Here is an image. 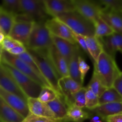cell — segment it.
Listing matches in <instances>:
<instances>
[{
	"instance_id": "cell-1",
	"label": "cell",
	"mask_w": 122,
	"mask_h": 122,
	"mask_svg": "<svg viewBox=\"0 0 122 122\" xmlns=\"http://www.w3.org/2000/svg\"><path fill=\"white\" fill-rule=\"evenodd\" d=\"M94 66V71L101 80L102 84L107 88L113 87L116 79L121 73L115 58L104 51L99 56Z\"/></svg>"
},
{
	"instance_id": "cell-2",
	"label": "cell",
	"mask_w": 122,
	"mask_h": 122,
	"mask_svg": "<svg viewBox=\"0 0 122 122\" xmlns=\"http://www.w3.org/2000/svg\"><path fill=\"white\" fill-rule=\"evenodd\" d=\"M64 23L73 32L83 36H95V23L79 13L77 10L66 12L56 17Z\"/></svg>"
},
{
	"instance_id": "cell-3",
	"label": "cell",
	"mask_w": 122,
	"mask_h": 122,
	"mask_svg": "<svg viewBox=\"0 0 122 122\" xmlns=\"http://www.w3.org/2000/svg\"><path fill=\"white\" fill-rule=\"evenodd\" d=\"M27 50L38 65L41 75L51 86L63 96L58 86V81L61 77L48 57L47 50H30L27 49Z\"/></svg>"
},
{
	"instance_id": "cell-4",
	"label": "cell",
	"mask_w": 122,
	"mask_h": 122,
	"mask_svg": "<svg viewBox=\"0 0 122 122\" xmlns=\"http://www.w3.org/2000/svg\"><path fill=\"white\" fill-rule=\"evenodd\" d=\"M53 45L51 35L45 26V21L35 22L26 45L30 50H47Z\"/></svg>"
},
{
	"instance_id": "cell-5",
	"label": "cell",
	"mask_w": 122,
	"mask_h": 122,
	"mask_svg": "<svg viewBox=\"0 0 122 122\" xmlns=\"http://www.w3.org/2000/svg\"><path fill=\"white\" fill-rule=\"evenodd\" d=\"M2 66L10 73L24 94L27 98H38L42 89V86L30 77L26 76L11 66L2 61Z\"/></svg>"
},
{
	"instance_id": "cell-6",
	"label": "cell",
	"mask_w": 122,
	"mask_h": 122,
	"mask_svg": "<svg viewBox=\"0 0 122 122\" xmlns=\"http://www.w3.org/2000/svg\"><path fill=\"white\" fill-rule=\"evenodd\" d=\"M1 61L11 66L23 74L38 82L42 86L51 87L47 81L42 76L37 74L29 65L19 58L17 56L11 54L7 51L3 50L1 56Z\"/></svg>"
},
{
	"instance_id": "cell-7",
	"label": "cell",
	"mask_w": 122,
	"mask_h": 122,
	"mask_svg": "<svg viewBox=\"0 0 122 122\" xmlns=\"http://www.w3.org/2000/svg\"><path fill=\"white\" fill-rule=\"evenodd\" d=\"M21 13L30 17L35 22L46 21L48 14L44 0H20Z\"/></svg>"
},
{
	"instance_id": "cell-8",
	"label": "cell",
	"mask_w": 122,
	"mask_h": 122,
	"mask_svg": "<svg viewBox=\"0 0 122 122\" xmlns=\"http://www.w3.org/2000/svg\"><path fill=\"white\" fill-rule=\"evenodd\" d=\"M45 26L52 35L62 38L77 45L72 30L57 18H51L45 21Z\"/></svg>"
},
{
	"instance_id": "cell-9",
	"label": "cell",
	"mask_w": 122,
	"mask_h": 122,
	"mask_svg": "<svg viewBox=\"0 0 122 122\" xmlns=\"http://www.w3.org/2000/svg\"><path fill=\"white\" fill-rule=\"evenodd\" d=\"M76 10L95 23L100 17L102 8L98 2L88 0H73Z\"/></svg>"
},
{
	"instance_id": "cell-10",
	"label": "cell",
	"mask_w": 122,
	"mask_h": 122,
	"mask_svg": "<svg viewBox=\"0 0 122 122\" xmlns=\"http://www.w3.org/2000/svg\"><path fill=\"white\" fill-rule=\"evenodd\" d=\"M0 87L6 91L16 95L27 102L28 98L24 94L13 76L0 63Z\"/></svg>"
},
{
	"instance_id": "cell-11",
	"label": "cell",
	"mask_w": 122,
	"mask_h": 122,
	"mask_svg": "<svg viewBox=\"0 0 122 122\" xmlns=\"http://www.w3.org/2000/svg\"><path fill=\"white\" fill-rule=\"evenodd\" d=\"M82 85L77 83L70 76L62 77L58 81V86L64 98V102L67 107L73 104L72 95L82 88Z\"/></svg>"
},
{
	"instance_id": "cell-12",
	"label": "cell",
	"mask_w": 122,
	"mask_h": 122,
	"mask_svg": "<svg viewBox=\"0 0 122 122\" xmlns=\"http://www.w3.org/2000/svg\"><path fill=\"white\" fill-rule=\"evenodd\" d=\"M44 2L48 14L52 18L61 13L76 10L73 0H44Z\"/></svg>"
},
{
	"instance_id": "cell-13",
	"label": "cell",
	"mask_w": 122,
	"mask_h": 122,
	"mask_svg": "<svg viewBox=\"0 0 122 122\" xmlns=\"http://www.w3.org/2000/svg\"><path fill=\"white\" fill-rule=\"evenodd\" d=\"M0 96L12 107L15 112L24 118H26L30 114L29 110L26 101L16 95L6 91L0 87Z\"/></svg>"
},
{
	"instance_id": "cell-14",
	"label": "cell",
	"mask_w": 122,
	"mask_h": 122,
	"mask_svg": "<svg viewBox=\"0 0 122 122\" xmlns=\"http://www.w3.org/2000/svg\"><path fill=\"white\" fill-rule=\"evenodd\" d=\"M35 22H16L8 36L26 46L28 42Z\"/></svg>"
},
{
	"instance_id": "cell-15",
	"label": "cell",
	"mask_w": 122,
	"mask_h": 122,
	"mask_svg": "<svg viewBox=\"0 0 122 122\" xmlns=\"http://www.w3.org/2000/svg\"><path fill=\"white\" fill-rule=\"evenodd\" d=\"M47 54L52 65L60 77L69 76L68 63L53 45L47 49Z\"/></svg>"
},
{
	"instance_id": "cell-16",
	"label": "cell",
	"mask_w": 122,
	"mask_h": 122,
	"mask_svg": "<svg viewBox=\"0 0 122 122\" xmlns=\"http://www.w3.org/2000/svg\"><path fill=\"white\" fill-rule=\"evenodd\" d=\"M27 104L30 113L39 116L55 118L54 114L47 104L42 102L38 98H28Z\"/></svg>"
},
{
	"instance_id": "cell-17",
	"label": "cell",
	"mask_w": 122,
	"mask_h": 122,
	"mask_svg": "<svg viewBox=\"0 0 122 122\" xmlns=\"http://www.w3.org/2000/svg\"><path fill=\"white\" fill-rule=\"evenodd\" d=\"M89 111L100 117L102 120H105L110 116L122 113V102L100 105L94 109Z\"/></svg>"
},
{
	"instance_id": "cell-18",
	"label": "cell",
	"mask_w": 122,
	"mask_h": 122,
	"mask_svg": "<svg viewBox=\"0 0 122 122\" xmlns=\"http://www.w3.org/2000/svg\"><path fill=\"white\" fill-rule=\"evenodd\" d=\"M25 118L0 96V120L2 122H21Z\"/></svg>"
},
{
	"instance_id": "cell-19",
	"label": "cell",
	"mask_w": 122,
	"mask_h": 122,
	"mask_svg": "<svg viewBox=\"0 0 122 122\" xmlns=\"http://www.w3.org/2000/svg\"><path fill=\"white\" fill-rule=\"evenodd\" d=\"M87 48L90 56L91 60L95 64L98 59L99 56L104 51L102 43L100 38L94 36H85Z\"/></svg>"
},
{
	"instance_id": "cell-20",
	"label": "cell",
	"mask_w": 122,
	"mask_h": 122,
	"mask_svg": "<svg viewBox=\"0 0 122 122\" xmlns=\"http://www.w3.org/2000/svg\"><path fill=\"white\" fill-rule=\"evenodd\" d=\"M51 38H52L54 45L56 46L58 52L66 60L67 62L69 63L73 54L75 47L77 45L73 44L72 43L68 41L55 36L52 35H51Z\"/></svg>"
},
{
	"instance_id": "cell-21",
	"label": "cell",
	"mask_w": 122,
	"mask_h": 122,
	"mask_svg": "<svg viewBox=\"0 0 122 122\" xmlns=\"http://www.w3.org/2000/svg\"><path fill=\"white\" fill-rule=\"evenodd\" d=\"M100 17L114 31L122 35V15L119 13L102 10Z\"/></svg>"
},
{
	"instance_id": "cell-22",
	"label": "cell",
	"mask_w": 122,
	"mask_h": 122,
	"mask_svg": "<svg viewBox=\"0 0 122 122\" xmlns=\"http://www.w3.org/2000/svg\"><path fill=\"white\" fill-rule=\"evenodd\" d=\"M80 55H81L80 47L77 45L74 50L73 54L68 63V66H69V76L77 83L83 85L81 81L79 70V57Z\"/></svg>"
},
{
	"instance_id": "cell-23",
	"label": "cell",
	"mask_w": 122,
	"mask_h": 122,
	"mask_svg": "<svg viewBox=\"0 0 122 122\" xmlns=\"http://www.w3.org/2000/svg\"><path fill=\"white\" fill-rule=\"evenodd\" d=\"M89 116L90 114L88 112L75 105L67 107L66 119L69 122H83L89 119Z\"/></svg>"
},
{
	"instance_id": "cell-24",
	"label": "cell",
	"mask_w": 122,
	"mask_h": 122,
	"mask_svg": "<svg viewBox=\"0 0 122 122\" xmlns=\"http://www.w3.org/2000/svg\"><path fill=\"white\" fill-rule=\"evenodd\" d=\"M47 104L54 114L56 119H64L66 118L67 106L63 99L58 97Z\"/></svg>"
},
{
	"instance_id": "cell-25",
	"label": "cell",
	"mask_w": 122,
	"mask_h": 122,
	"mask_svg": "<svg viewBox=\"0 0 122 122\" xmlns=\"http://www.w3.org/2000/svg\"><path fill=\"white\" fill-rule=\"evenodd\" d=\"M15 15L5 10L0 5V26L5 36H8L15 23Z\"/></svg>"
},
{
	"instance_id": "cell-26",
	"label": "cell",
	"mask_w": 122,
	"mask_h": 122,
	"mask_svg": "<svg viewBox=\"0 0 122 122\" xmlns=\"http://www.w3.org/2000/svg\"><path fill=\"white\" fill-rule=\"evenodd\" d=\"M120 102H122V96L113 87L107 88L99 98L100 106L107 103Z\"/></svg>"
},
{
	"instance_id": "cell-27",
	"label": "cell",
	"mask_w": 122,
	"mask_h": 122,
	"mask_svg": "<svg viewBox=\"0 0 122 122\" xmlns=\"http://www.w3.org/2000/svg\"><path fill=\"white\" fill-rule=\"evenodd\" d=\"M95 36L98 38L112 35L114 33L113 29L100 17L95 21Z\"/></svg>"
},
{
	"instance_id": "cell-28",
	"label": "cell",
	"mask_w": 122,
	"mask_h": 122,
	"mask_svg": "<svg viewBox=\"0 0 122 122\" xmlns=\"http://www.w3.org/2000/svg\"><path fill=\"white\" fill-rule=\"evenodd\" d=\"M61 98L64 101L63 96L58 94L52 88L49 86H43L38 99L44 103H48L57 98Z\"/></svg>"
},
{
	"instance_id": "cell-29",
	"label": "cell",
	"mask_w": 122,
	"mask_h": 122,
	"mask_svg": "<svg viewBox=\"0 0 122 122\" xmlns=\"http://www.w3.org/2000/svg\"><path fill=\"white\" fill-rule=\"evenodd\" d=\"M100 39L103 45L104 51L108 55L115 58L116 54L118 51V50L114 33L112 35L103 37Z\"/></svg>"
},
{
	"instance_id": "cell-30",
	"label": "cell",
	"mask_w": 122,
	"mask_h": 122,
	"mask_svg": "<svg viewBox=\"0 0 122 122\" xmlns=\"http://www.w3.org/2000/svg\"><path fill=\"white\" fill-rule=\"evenodd\" d=\"M87 88L91 89L94 94L97 95L99 98L101 96L102 94L107 89L103 84L101 80L100 79L97 74L95 72H93L91 79L89 82V84L87 86Z\"/></svg>"
},
{
	"instance_id": "cell-31",
	"label": "cell",
	"mask_w": 122,
	"mask_h": 122,
	"mask_svg": "<svg viewBox=\"0 0 122 122\" xmlns=\"http://www.w3.org/2000/svg\"><path fill=\"white\" fill-rule=\"evenodd\" d=\"M102 10L119 13L122 15V0H100L98 1Z\"/></svg>"
},
{
	"instance_id": "cell-32",
	"label": "cell",
	"mask_w": 122,
	"mask_h": 122,
	"mask_svg": "<svg viewBox=\"0 0 122 122\" xmlns=\"http://www.w3.org/2000/svg\"><path fill=\"white\" fill-rule=\"evenodd\" d=\"M1 5L5 10L15 15L21 13L20 0H4Z\"/></svg>"
},
{
	"instance_id": "cell-33",
	"label": "cell",
	"mask_w": 122,
	"mask_h": 122,
	"mask_svg": "<svg viewBox=\"0 0 122 122\" xmlns=\"http://www.w3.org/2000/svg\"><path fill=\"white\" fill-rule=\"evenodd\" d=\"M86 87H82L77 92L72 95L73 104L81 108L86 107Z\"/></svg>"
},
{
	"instance_id": "cell-34",
	"label": "cell",
	"mask_w": 122,
	"mask_h": 122,
	"mask_svg": "<svg viewBox=\"0 0 122 122\" xmlns=\"http://www.w3.org/2000/svg\"><path fill=\"white\" fill-rule=\"evenodd\" d=\"M21 122H69L67 119H57L56 118L39 116L30 113Z\"/></svg>"
},
{
	"instance_id": "cell-35",
	"label": "cell",
	"mask_w": 122,
	"mask_h": 122,
	"mask_svg": "<svg viewBox=\"0 0 122 122\" xmlns=\"http://www.w3.org/2000/svg\"><path fill=\"white\" fill-rule=\"evenodd\" d=\"M87 88V87H86ZM100 106L99 97L91 89L87 88L86 92V107L88 110H91Z\"/></svg>"
},
{
	"instance_id": "cell-36",
	"label": "cell",
	"mask_w": 122,
	"mask_h": 122,
	"mask_svg": "<svg viewBox=\"0 0 122 122\" xmlns=\"http://www.w3.org/2000/svg\"><path fill=\"white\" fill-rule=\"evenodd\" d=\"M89 69H90V66L87 64L84 58L81 55H80V56L79 57V70L80 75H81L82 84H83L85 76Z\"/></svg>"
},
{
	"instance_id": "cell-37",
	"label": "cell",
	"mask_w": 122,
	"mask_h": 122,
	"mask_svg": "<svg viewBox=\"0 0 122 122\" xmlns=\"http://www.w3.org/2000/svg\"><path fill=\"white\" fill-rule=\"evenodd\" d=\"M20 44H22L17 41L15 39H13L9 36H5L4 39L2 41V42L1 43L2 48L4 51H10V50L13 49V48L15 47L16 46L20 45Z\"/></svg>"
},
{
	"instance_id": "cell-38",
	"label": "cell",
	"mask_w": 122,
	"mask_h": 122,
	"mask_svg": "<svg viewBox=\"0 0 122 122\" xmlns=\"http://www.w3.org/2000/svg\"><path fill=\"white\" fill-rule=\"evenodd\" d=\"M73 32V35L74 38H75V41H76V42L77 44V45L79 46L80 48H81L82 50L88 55V56L90 58V56H89V52H88V48H87L86 46V43L85 39V36L77 34V33H75V32Z\"/></svg>"
},
{
	"instance_id": "cell-39",
	"label": "cell",
	"mask_w": 122,
	"mask_h": 122,
	"mask_svg": "<svg viewBox=\"0 0 122 122\" xmlns=\"http://www.w3.org/2000/svg\"><path fill=\"white\" fill-rule=\"evenodd\" d=\"M26 51H27V48L26 47V46L24 45L23 44H20V45H17V46L13 48V49L7 51V52H8L10 54L12 55L18 56L25 53Z\"/></svg>"
},
{
	"instance_id": "cell-40",
	"label": "cell",
	"mask_w": 122,
	"mask_h": 122,
	"mask_svg": "<svg viewBox=\"0 0 122 122\" xmlns=\"http://www.w3.org/2000/svg\"><path fill=\"white\" fill-rule=\"evenodd\" d=\"M113 87L122 96V71L116 79Z\"/></svg>"
},
{
	"instance_id": "cell-41",
	"label": "cell",
	"mask_w": 122,
	"mask_h": 122,
	"mask_svg": "<svg viewBox=\"0 0 122 122\" xmlns=\"http://www.w3.org/2000/svg\"><path fill=\"white\" fill-rule=\"evenodd\" d=\"M105 121L106 122H122V113L110 116L105 119Z\"/></svg>"
},
{
	"instance_id": "cell-42",
	"label": "cell",
	"mask_w": 122,
	"mask_h": 122,
	"mask_svg": "<svg viewBox=\"0 0 122 122\" xmlns=\"http://www.w3.org/2000/svg\"><path fill=\"white\" fill-rule=\"evenodd\" d=\"M114 36L115 38L118 51H120L122 54V35L120 33H114Z\"/></svg>"
},
{
	"instance_id": "cell-43",
	"label": "cell",
	"mask_w": 122,
	"mask_h": 122,
	"mask_svg": "<svg viewBox=\"0 0 122 122\" xmlns=\"http://www.w3.org/2000/svg\"><path fill=\"white\" fill-rule=\"evenodd\" d=\"M90 122H102L101 118L97 115L94 116V117H92L91 119Z\"/></svg>"
},
{
	"instance_id": "cell-44",
	"label": "cell",
	"mask_w": 122,
	"mask_h": 122,
	"mask_svg": "<svg viewBox=\"0 0 122 122\" xmlns=\"http://www.w3.org/2000/svg\"><path fill=\"white\" fill-rule=\"evenodd\" d=\"M5 37V35L4 33H0V44H1L2 42V41L4 39Z\"/></svg>"
},
{
	"instance_id": "cell-45",
	"label": "cell",
	"mask_w": 122,
	"mask_h": 122,
	"mask_svg": "<svg viewBox=\"0 0 122 122\" xmlns=\"http://www.w3.org/2000/svg\"><path fill=\"white\" fill-rule=\"evenodd\" d=\"M3 48H2V45H1V44H0V57H1V56H2V52H3Z\"/></svg>"
},
{
	"instance_id": "cell-46",
	"label": "cell",
	"mask_w": 122,
	"mask_h": 122,
	"mask_svg": "<svg viewBox=\"0 0 122 122\" xmlns=\"http://www.w3.org/2000/svg\"><path fill=\"white\" fill-rule=\"evenodd\" d=\"M0 33H4H4L3 30H2V28H1V26H0Z\"/></svg>"
},
{
	"instance_id": "cell-47",
	"label": "cell",
	"mask_w": 122,
	"mask_h": 122,
	"mask_svg": "<svg viewBox=\"0 0 122 122\" xmlns=\"http://www.w3.org/2000/svg\"><path fill=\"white\" fill-rule=\"evenodd\" d=\"M1 57H0V63H1Z\"/></svg>"
},
{
	"instance_id": "cell-48",
	"label": "cell",
	"mask_w": 122,
	"mask_h": 122,
	"mask_svg": "<svg viewBox=\"0 0 122 122\" xmlns=\"http://www.w3.org/2000/svg\"><path fill=\"white\" fill-rule=\"evenodd\" d=\"M0 122H2V121H1V120H0Z\"/></svg>"
}]
</instances>
